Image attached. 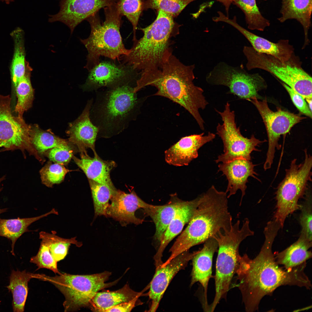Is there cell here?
Listing matches in <instances>:
<instances>
[{
  "instance_id": "cell-25",
  "label": "cell",
  "mask_w": 312,
  "mask_h": 312,
  "mask_svg": "<svg viewBox=\"0 0 312 312\" xmlns=\"http://www.w3.org/2000/svg\"><path fill=\"white\" fill-rule=\"evenodd\" d=\"M80 158L73 156L72 158L76 164L84 172L88 179L106 185L112 190H116L111 179L110 173L116 166L112 161H105L101 159L96 153L93 158L87 152L80 153Z\"/></svg>"
},
{
  "instance_id": "cell-28",
  "label": "cell",
  "mask_w": 312,
  "mask_h": 312,
  "mask_svg": "<svg viewBox=\"0 0 312 312\" xmlns=\"http://www.w3.org/2000/svg\"><path fill=\"white\" fill-rule=\"evenodd\" d=\"M312 241L300 235L298 239L289 247L280 252L274 254L276 261L287 269L299 266L312 257Z\"/></svg>"
},
{
  "instance_id": "cell-18",
  "label": "cell",
  "mask_w": 312,
  "mask_h": 312,
  "mask_svg": "<svg viewBox=\"0 0 312 312\" xmlns=\"http://www.w3.org/2000/svg\"><path fill=\"white\" fill-rule=\"evenodd\" d=\"M106 211V217L113 218L124 225L129 223L142 224L144 220L137 217L135 211L138 209L144 210L150 204L140 198L133 191L126 193L117 190L111 198Z\"/></svg>"
},
{
  "instance_id": "cell-21",
  "label": "cell",
  "mask_w": 312,
  "mask_h": 312,
  "mask_svg": "<svg viewBox=\"0 0 312 312\" xmlns=\"http://www.w3.org/2000/svg\"><path fill=\"white\" fill-rule=\"evenodd\" d=\"M218 245L216 239L210 238L204 243L203 247L198 250L192 259V268L191 272V286L196 282L199 283L204 291V309L209 306L207 292L209 280L212 276L213 257L217 252Z\"/></svg>"
},
{
  "instance_id": "cell-48",
  "label": "cell",
  "mask_w": 312,
  "mask_h": 312,
  "mask_svg": "<svg viewBox=\"0 0 312 312\" xmlns=\"http://www.w3.org/2000/svg\"><path fill=\"white\" fill-rule=\"evenodd\" d=\"M5 179V177L4 176L0 178V183H1V182L3 180H4ZM1 190L0 189V192L1 191ZM7 209L6 208L3 209H0V214L6 211L7 210Z\"/></svg>"
},
{
  "instance_id": "cell-3",
  "label": "cell",
  "mask_w": 312,
  "mask_h": 312,
  "mask_svg": "<svg viewBox=\"0 0 312 312\" xmlns=\"http://www.w3.org/2000/svg\"><path fill=\"white\" fill-rule=\"evenodd\" d=\"M227 193L213 185L201 195L200 203L185 229L170 250V261L195 245L204 243L219 232L229 231L232 217L228 209Z\"/></svg>"
},
{
  "instance_id": "cell-22",
  "label": "cell",
  "mask_w": 312,
  "mask_h": 312,
  "mask_svg": "<svg viewBox=\"0 0 312 312\" xmlns=\"http://www.w3.org/2000/svg\"><path fill=\"white\" fill-rule=\"evenodd\" d=\"M256 166L250 160L241 158L222 163L218 165V171H221L228 181L225 192L227 193L229 192L227 198L235 194L238 190H241L242 197L240 205L245 194L248 178L251 177L260 181L256 177L258 174L254 170Z\"/></svg>"
},
{
  "instance_id": "cell-20",
  "label": "cell",
  "mask_w": 312,
  "mask_h": 312,
  "mask_svg": "<svg viewBox=\"0 0 312 312\" xmlns=\"http://www.w3.org/2000/svg\"><path fill=\"white\" fill-rule=\"evenodd\" d=\"M93 100H89L82 112L73 122L70 124L67 134L68 141L76 146L80 153L91 148L94 153L95 142L99 132L98 128L92 122L90 116Z\"/></svg>"
},
{
  "instance_id": "cell-23",
  "label": "cell",
  "mask_w": 312,
  "mask_h": 312,
  "mask_svg": "<svg viewBox=\"0 0 312 312\" xmlns=\"http://www.w3.org/2000/svg\"><path fill=\"white\" fill-rule=\"evenodd\" d=\"M222 21L238 30L249 41L254 49L258 52L271 55L283 62L289 60L294 53V47L289 44L288 40L281 39L275 43L258 36L238 24L235 16L232 19L225 16Z\"/></svg>"
},
{
  "instance_id": "cell-29",
  "label": "cell",
  "mask_w": 312,
  "mask_h": 312,
  "mask_svg": "<svg viewBox=\"0 0 312 312\" xmlns=\"http://www.w3.org/2000/svg\"><path fill=\"white\" fill-rule=\"evenodd\" d=\"M168 203L161 205L150 204L144 210L152 219L156 227L155 239L160 242L161 237L184 201L174 195Z\"/></svg>"
},
{
  "instance_id": "cell-49",
  "label": "cell",
  "mask_w": 312,
  "mask_h": 312,
  "mask_svg": "<svg viewBox=\"0 0 312 312\" xmlns=\"http://www.w3.org/2000/svg\"><path fill=\"white\" fill-rule=\"evenodd\" d=\"M0 0L1 1H3V2L5 1V2L7 4H10V2H13V1H14V0Z\"/></svg>"
},
{
  "instance_id": "cell-24",
  "label": "cell",
  "mask_w": 312,
  "mask_h": 312,
  "mask_svg": "<svg viewBox=\"0 0 312 312\" xmlns=\"http://www.w3.org/2000/svg\"><path fill=\"white\" fill-rule=\"evenodd\" d=\"M201 198V195L192 200L184 201L177 211L161 238L159 246L154 258L156 268L163 263L162 257L166 247L182 231L185 225L189 222L192 218L200 203Z\"/></svg>"
},
{
  "instance_id": "cell-19",
  "label": "cell",
  "mask_w": 312,
  "mask_h": 312,
  "mask_svg": "<svg viewBox=\"0 0 312 312\" xmlns=\"http://www.w3.org/2000/svg\"><path fill=\"white\" fill-rule=\"evenodd\" d=\"M191 135L181 138L165 152V160L169 164L177 166L188 165L198 156L199 149L206 143L212 141L216 135L209 132Z\"/></svg>"
},
{
  "instance_id": "cell-17",
  "label": "cell",
  "mask_w": 312,
  "mask_h": 312,
  "mask_svg": "<svg viewBox=\"0 0 312 312\" xmlns=\"http://www.w3.org/2000/svg\"><path fill=\"white\" fill-rule=\"evenodd\" d=\"M198 251L190 252L185 251L172 259L164 266L156 268L153 278L150 283L148 293L151 304L148 311L157 309L163 296L173 277L181 270L187 266Z\"/></svg>"
},
{
  "instance_id": "cell-8",
  "label": "cell",
  "mask_w": 312,
  "mask_h": 312,
  "mask_svg": "<svg viewBox=\"0 0 312 312\" xmlns=\"http://www.w3.org/2000/svg\"><path fill=\"white\" fill-rule=\"evenodd\" d=\"M111 272L107 271L89 275L61 273L52 277L39 274V279L50 282L64 295V311H76L89 307L96 293L115 284L118 280L106 283Z\"/></svg>"
},
{
  "instance_id": "cell-9",
  "label": "cell",
  "mask_w": 312,
  "mask_h": 312,
  "mask_svg": "<svg viewBox=\"0 0 312 312\" xmlns=\"http://www.w3.org/2000/svg\"><path fill=\"white\" fill-rule=\"evenodd\" d=\"M243 52L250 70L259 68L273 74L301 95L305 99L312 98V78L301 67L299 58L294 53L283 62L271 55L258 52L252 47L244 46Z\"/></svg>"
},
{
  "instance_id": "cell-32",
  "label": "cell",
  "mask_w": 312,
  "mask_h": 312,
  "mask_svg": "<svg viewBox=\"0 0 312 312\" xmlns=\"http://www.w3.org/2000/svg\"><path fill=\"white\" fill-rule=\"evenodd\" d=\"M30 126V140L40 155L55 147H71L72 144L68 140L60 138L49 131L43 130L37 125Z\"/></svg>"
},
{
  "instance_id": "cell-39",
  "label": "cell",
  "mask_w": 312,
  "mask_h": 312,
  "mask_svg": "<svg viewBox=\"0 0 312 312\" xmlns=\"http://www.w3.org/2000/svg\"><path fill=\"white\" fill-rule=\"evenodd\" d=\"M197 0H144V10L161 11L173 17L177 16L191 2Z\"/></svg>"
},
{
  "instance_id": "cell-34",
  "label": "cell",
  "mask_w": 312,
  "mask_h": 312,
  "mask_svg": "<svg viewBox=\"0 0 312 312\" xmlns=\"http://www.w3.org/2000/svg\"><path fill=\"white\" fill-rule=\"evenodd\" d=\"M32 70V68L27 62L25 74L15 88L17 101L14 111L17 116L21 118H23L24 112L32 106L34 100V90L30 80Z\"/></svg>"
},
{
  "instance_id": "cell-10",
  "label": "cell",
  "mask_w": 312,
  "mask_h": 312,
  "mask_svg": "<svg viewBox=\"0 0 312 312\" xmlns=\"http://www.w3.org/2000/svg\"><path fill=\"white\" fill-rule=\"evenodd\" d=\"M304 159L298 164L292 160L285 175L279 183L276 193V210L274 220L282 228L288 216L299 208V200L307 192L308 183L311 181L312 157L306 149L304 150Z\"/></svg>"
},
{
  "instance_id": "cell-2",
  "label": "cell",
  "mask_w": 312,
  "mask_h": 312,
  "mask_svg": "<svg viewBox=\"0 0 312 312\" xmlns=\"http://www.w3.org/2000/svg\"><path fill=\"white\" fill-rule=\"evenodd\" d=\"M195 65H185L173 55L171 49L165 54L160 67L141 71L136 81L133 91L151 86L157 91L153 94L165 97L179 104L191 115L202 130L204 121L199 112L204 109L208 103L204 90L196 86L194 70Z\"/></svg>"
},
{
  "instance_id": "cell-44",
  "label": "cell",
  "mask_w": 312,
  "mask_h": 312,
  "mask_svg": "<svg viewBox=\"0 0 312 312\" xmlns=\"http://www.w3.org/2000/svg\"><path fill=\"white\" fill-rule=\"evenodd\" d=\"M282 85L289 94L293 103L300 112L311 118L312 112L310 110L305 99L284 83H283Z\"/></svg>"
},
{
  "instance_id": "cell-38",
  "label": "cell",
  "mask_w": 312,
  "mask_h": 312,
  "mask_svg": "<svg viewBox=\"0 0 312 312\" xmlns=\"http://www.w3.org/2000/svg\"><path fill=\"white\" fill-rule=\"evenodd\" d=\"M116 5L120 14L131 24L133 41L137 40L136 33L140 17L144 10V0H117Z\"/></svg>"
},
{
  "instance_id": "cell-12",
  "label": "cell",
  "mask_w": 312,
  "mask_h": 312,
  "mask_svg": "<svg viewBox=\"0 0 312 312\" xmlns=\"http://www.w3.org/2000/svg\"><path fill=\"white\" fill-rule=\"evenodd\" d=\"M207 82L211 85L226 86L228 93L240 99L260 98L258 92L267 86L264 79L259 73H249L242 65L234 66L226 63H218L206 75Z\"/></svg>"
},
{
  "instance_id": "cell-42",
  "label": "cell",
  "mask_w": 312,
  "mask_h": 312,
  "mask_svg": "<svg viewBox=\"0 0 312 312\" xmlns=\"http://www.w3.org/2000/svg\"><path fill=\"white\" fill-rule=\"evenodd\" d=\"M30 261L36 264L38 267L37 270L46 268L55 274H61L58 269L57 262L52 256L47 246L42 242L37 254L31 258Z\"/></svg>"
},
{
  "instance_id": "cell-1",
  "label": "cell",
  "mask_w": 312,
  "mask_h": 312,
  "mask_svg": "<svg viewBox=\"0 0 312 312\" xmlns=\"http://www.w3.org/2000/svg\"><path fill=\"white\" fill-rule=\"evenodd\" d=\"M280 229L274 222H268L263 231L265 241L258 255L252 259L246 254L239 257L235 272L237 286L247 312L258 310L263 297L270 295L281 286L295 285L309 289L311 287L304 272L306 263L287 269L280 267L276 262L272 247Z\"/></svg>"
},
{
  "instance_id": "cell-41",
  "label": "cell",
  "mask_w": 312,
  "mask_h": 312,
  "mask_svg": "<svg viewBox=\"0 0 312 312\" xmlns=\"http://www.w3.org/2000/svg\"><path fill=\"white\" fill-rule=\"evenodd\" d=\"M306 197L299 208L301 213L299 220L302 230L300 235L312 241V202L311 194L307 192Z\"/></svg>"
},
{
  "instance_id": "cell-5",
  "label": "cell",
  "mask_w": 312,
  "mask_h": 312,
  "mask_svg": "<svg viewBox=\"0 0 312 312\" xmlns=\"http://www.w3.org/2000/svg\"><path fill=\"white\" fill-rule=\"evenodd\" d=\"M148 26L140 29L143 36L133 41L127 55L122 57V64L135 71L159 68L166 53L171 48V39L178 35L180 25L174 17L161 11Z\"/></svg>"
},
{
  "instance_id": "cell-40",
  "label": "cell",
  "mask_w": 312,
  "mask_h": 312,
  "mask_svg": "<svg viewBox=\"0 0 312 312\" xmlns=\"http://www.w3.org/2000/svg\"><path fill=\"white\" fill-rule=\"evenodd\" d=\"M71 171L62 165L48 162L40 171L42 182L47 187H52L62 182L66 174Z\"/></svg>"
},
{
  "instance_id": "cell-30",
  "label": "cell",
  "mask_w": 312,
  "mask_h": 312,
  "mask_svg": "<svg viewBox=\"0 0 312 312\" xmlns=\"http://www.w3.org/2000/svg\"><path fill=\"white\" fill-rule=\"evenodd\" d=\"M38 274L27 272L25 270L12 271L9 284L6 287L12 294L13 311H24L28 293V283L32 278H38Z\"/></svg>"
},
{
  "instance_id": "cell-46",
  "label": "cell",
  "mask_w": 312,
  "mask_h": 312,
  "mask_svg": "<svg viewBox=\"0 0 312 312\" xmlns=\"http://www.w3.org/2000/svg\"><path fill=\"white\" fill-rule=\"evenodd\" d=\"M222 3L224 6L227 16L229 17V8L234 0H215Z\"/></svg>"
},
{
  "instance_id": "cell-47",
  "label": "cell",
  "mask_w": 312,
  "mask_h": 312,
  "mask_svg": "<svg viewBox=\"0 0 312 312\" xmlns=\"http://www.w3.org/2000/svg\"><path fill=\"white\" fill-rule=\"evenodd\" d=\"M307 102V104L311 112H312V98L305 99Z\"/></svg>"
},
{
  "instance_id": "cell-6",
  "label": "cell",
  "mask_w": 312,
  "mask_h": 312,
  "mask_svg": "<svg viewBox=\"0 0 312 312\" xmlns=\"http://www.w3.org/2000/svg\"><path fill=\"white\" fill-rule=\"evenodd\" d=\"M103 9L104 21L102 23L99 12L87 18L90 33L88 38L80 39L88 51L85 67L88 71L100 62L101 56L119 60L130 51L122 41L120 31L122 16L116 4Z\"/></svg>"
},
{
  "instance_id": "cell-27",
  "label": "cell",
  "mask_w": 312,
  "mask_h": 312,
  "mask_svg": "<svg viewBox=\"0 0 312 312\" xmlns=\"http://www.w3.org/2000/svg\"><path fill=\"white\" fill-rule=\"evenodd\" d=\"M144 291H135L127 283L116 291L98 292L92 298L89 307L93 311L106 312L115 306L140 297Z\"/></svg>"
},
{
  "instance_id": "cell-16",
  "label": "cell",
  "mask_w": 312,
  "mask_h": 312,
  "mask_svg": "<svg viewBox=\"0 0 312 312\" xmlns=\"http://www.w3.org/2000/svg\"><path fill=\"white\" fill-rule=\"evenodd\" d=\"M117 0H60V10L49 15V22H61L68 27L72 34L82 21L101 9L116 4Z\"/></svg>"
},
{
  "instance_id": "cell-36",
  "label": "cell",
  "mask_w": 312,
  "mask_h": 312,
  "mask_svg": "<svg viewBox=\"0 0 312 312\" xmlns=\"http://www.w3.org/2000/svg\"><path fill=\"white\" fill-rule=\"evenodd\" d=\"M39 238L42 240L41 242L47 246L52 256L57 262L64 258L71 244H74L78 247L82 245V243L78 242L76 237L64 238L44 231L40 233Z\"/></svg>"
},
{
  "instance_id": "cell-7",
  "label": "cell",
  "mask_w": 312,
  "mask_h": 312,
  "mask_svg": "<svg viewBox=\"0 0 312 312\" xmlns=\"http://www.w3.org/2000/svg\"><path fill=\"white\" fill-rule=\"evenodd\" d=\"M238 220L228 231L218 232L214 238L218 245V255L214 277L215 294L212 302L209 305L213 312L221 300L226 299L235 272L239 255V248L241 242L254 234L250 228L247 218L244 220L242 226Z\"/></svg>"
},
{
  "instance_id": "cell-37",
  "label": "cell",
  "mask_w": 312,
  "mask_h": 312,
  "mask_svg": "<svg viewBox=\"0 0 312 312\" xmlns=\"http://www.w3.org/2000/svg\"><path fill=\"white\" fill-rule=\"evenodd\" d=\"M93 200L95 216L106 217L109 200L116 191L108 186L88 179Z\"/></svg>"
},
{
  "instance_id": "cell-35",
  "label": "cell",
  "mask_w": 312,
  "mask_h": 312,
  "mask_svg": "<svg viewBox=\"0 0 312 312\" xmlns=\"http://www.w3.org/2000/svg\"><path fill=\"white\" fill-rule=\"evenodd\" d=\"M232 3L244 13L248 29L263 31L265 28L270 26L269 21L262 15L256 0H234Z\"/></svg>"
},
{
  "instance_id": "cell-11",
  "label": "cell",
  "mask_w": 312,
  "mask_h": 312,
  "mask_svg": "<svg viewBox=\"0 0 312 312\" xmlns=\"http://www.w3.org/2000/svg\"><path fill=\"white\" fill-rule=\"evenodd\" d=\"M216 111L223 121L222 124H218L216 129L224 146V153L218 156L216 162L225 163L239 158L250 160L252 152L259 151L257 147L266 140H260L253 135L248 138L242 134L239 127L237 126L235 112L231 110L228 102L223 111Z\"/></svg>"
},
{
  "instance_id": "cell-43",
  "label": "cell",
  "mask_w": 312,
  "mask_h": 312,
  "mask_svg": "<svg viewBox=\"0 0 312 312\" xmlns=\"http://www.w3.org/2000/svg\"><path fill=\"white\" fill-rule=\"evenodd\" d=\"M71 147H56L49 149L47 154L49 159L55 163L67 165L73 155Z\"/></svg>"
},
{
  "instance_id": "cell-15",
  "label": "cell",
  "mask_w": 312,
  "mask_h": 312,
  "mask_svg": "<svg viewBox=\"0 0 312 312\" xmlns=\"http://www.w3.org/2000/svg\"><path fill=\"white\" fill-rule=\"evenodd\" d=\"M89 71L85 83V91L96 90L103 87L112 88L130 84L135 72L123 64H116L109 62H100Z\"/></svg>"
},
{
  "instance_id": "cell-45",
  "label": "cell",
  "mask_w": 312,
  "mask_h": 312,
  "mask_svg": "<svg viewBox=\"0 0 312 312\" xmlns=\"http://www.w3.org/2000/svg\"><path fill=\"white\" fill-rule=\"evenodd\" d=\"M139 297H137L130 301L120 304L108 310L106 312H130L138 303H140L139 302Z\"/></svg>"
},
{
  "instance_id": "cell-33",
  "label": "cell",
  "mask_w": 312,
  "mask_h": 312,
  "mask_svg": "<svg viewBox=\"0 0 312 312\" xmlns=\"http://www.w3.org/2000/svg\"><path fill=\"white\" fill-rule=\"evenodd\" d=\"M14 42V53L10 67L11 79L15 88L24 75L26 61L23 32L18 29L11 33Z\"/></svg>"
},
{
  "instance_id": "cell-26",
  "label": "cell",
  "mask_w": 312,
  "mask_h": 312,
  "mask_svg": "<svg viewBox=\"0 0 312 312\" xmlns=\"http://www.w3.org/2000/svg\"><path fill=\"white\" fill-rule=\"evenodd\" d=\"M312 0H282L280 10L281 16L278 18L281 23L295 19L303 27L304 40L302 49L309 42L308 31L311 25Z\"/></svg>"
},
{
  "instance_id": "cell-4",
  "label": "cell",
  "mask_w": 312,
  "mask_h": 312,
  "mask_svg": "<svg viewBox=\"0 0 312 312\" xmlns=\"http://www.w3.org/2000/svg\"><path fill=\"white\" fill-rule=\"evenodd\" d=\"M134 87L125 84L97 93L90 116L98 128V136L109 137L118 134L136 118L142 100L133 92Z\"/></svg>"
},
{
  "instance_id": "cell-13",
  "label": "cell",
  "mask_w": 312,
  "mask_h": 312,
  "mask_svg": "<svg viewBox=\"0 0 312 312\" xmlns=\"http://www.w3.org/2000/svg\"><path fill=\"white\" fill-rule=\"evenodd\" d=\"M9 95H0V147L5 150L19 149L34 156L42 163L44 159L33 145L30 139V125L23 118L13 115Z\"/></svg>"
},
{
  "instance_id": "cell-31",
  "label": "cell",
  "mask_w": 312,
  "mask_h": 312,
  "mask_svg": "<svg viewBox=\"0 0 312 312\" xmlns=\"http://www.w3.org/2000/svg\"><path fill=\"white\" fill-rule=\"evenodd\" d=\"M58 214L54 209L38 216L11 219L0 218V236L6 237L11 241V253L15 256L14 246L17 239L25 233L29 231L28 227L32 223L50 214Z\"/></svg>"
},
{
  "instance_id": "cell-14",
  "label": "cell",
  "mask_w": 312,
  "mask_h": 312,
  "mask_svg": "<svg viewBox=\"0 0 312 312\" xmlns=\"http://www.w3.org/2000/svg\"><path fill=\"white\" fill-rule=\"evenodd\" d=\"M246 100L252 103L259 111L265 126L268 138V148L263 168L270 169L273 163L276 150L281 148L278 142L281 135L289 132L295 125L305 117L278 108L273 112L269 108L266 98L262 101L255 97Z\"/></svg>"
}]
</instances>
